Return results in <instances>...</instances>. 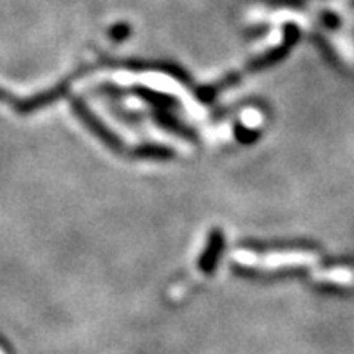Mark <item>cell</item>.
I'll use <instances>...</instances> for the list:
<instances>
[{"instance_id":"obj_1","label":"cell","mask_w":354,"mask_h":354,"mask_svg":"<svg viewBox=\"0 0 354 354\" xmlns=\"http://www.w3.org/2000/svg\"><path fill=\"white\" fill-rule=\"evenodd\" d=\"M219 246H221V237H215L214 243H212L210 246V252H208V255L203 259V268H206V270H210L212 266H214V261H215V255L219 253Z\"/></svg>"},{"instance_id":"obj_2","label":"cell","mask_w":354,"mask_h":354,"mask_svg":"<svg viewBox=\"0 0 354 354\" xmlns=\"http://www.w3.org/2000/svg\"><path fill=\"white\" fill-rule=\"evenodd\" d=\"M0 100H8V94H6L2 88H0Z\"/></svg>"}]
</instances>
